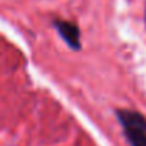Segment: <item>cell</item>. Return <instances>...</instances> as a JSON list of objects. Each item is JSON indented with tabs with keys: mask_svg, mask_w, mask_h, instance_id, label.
<instances>
[{
	"mask_svg": "<svg viewBox=\"0 0 146 146\" xmlns=\"http://www.w3.org/2000/svg\"><path fill=\"white\" fill-rule=\"evenodd\" d=\"M117 116L132 146H146V119L139 113L129 110H120Z\"/></svg>",
	"mask_w": 146,
	"mask_h": 146,
	"instance_id": "6da1fadb",
	"label": "cell"
},
{
	"mask_svg": "<svg viewBox=\"0 0 146 146\" xmlns=\"http://www.w3.org/2000/svg\"><path fill=\"white\" fill-rule=\"evenodd\" d=\"M56 26H57L60 35L63 36V39L72 47H75V49L79 47V30L75 25L67 23V22H57Z\"/></svg>",
	"mask_w": 146,
	"mask_h": 146,
	"instance_id": "7a4b0ae2",
	"label": "cell"
}]
</instances>
